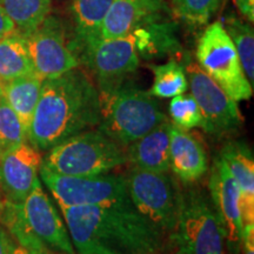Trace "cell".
<instances>
[{
	"instance_id": "9",
	"label": "cell",
	"mask_w": 254,
	"mask_h": 254,
	"mask_svg": "<svg viewBox=\"0 0 254 254\" xmlns=\"http://www.w3.org/2000/svg\"><path fill=\"white\" fill-rule=\"evenodd\" d=\"M185 71L190 94L202 116L200 127L218 138L237 132L244 123L237 101L228 97L198 64L189 63Z\"/></svg>"
},
{
	"instance_id": "3",
	"label": "cell",
	"mask_w": 254,
	"mask_h": 254,
	"mask_svg": "<svg viewBox=\"0 0 254 254\" xmlns=\"http://www.w3.org/2000/svg\"><path fill=\"white\" fill-rule=\"evenodd\" d=\"M99 93L101 120L97 128L124 148L167 120L155 97L141 88L123 82Z\"/></svg>"
},
{
	"instance_id": "7",
	"label": "cell",
	"mask_w": 254,
	"mask_h": 254,
	"mask_svg": "<svg viewBox=\"0 0 254 254\" xmlns=\"http://www.w3.org/2000/svg\"><path fill=\"white\" fill-rule=\"evenodd\" d=\"M126 178L127 192L139 213L172 234L177 225L180 187L168 172L132 167Z\"/></svg>"
},
{
	"instance_id": "28",
	"label": "cell",
	"mask_w": 254,
	"mask_h": 254,
	"mask_svg": "<svg viewBox=\"0 0 254 254\" xmlns=\"http://www.w3.org/2000/svg\"><path fill=\"white\" fill-rule=\"evenodd\" d=\"M18 244L9 232L0 224V254H15Z\"/></svg>"
},
{
	"instance_id": "26",
	"label": "cell",
	"mask_w": 254,
	"mask_h": 254,
	"mask_svg": "<svg viewBox=\"0 0 254 254\" xmlns=\"http://www.w3.org/2000/svg\"><path fill=\"white\" fill-rule=\"evenodd\" d=\"M170 117L174 126L184 131L200 127L202 123V116L200 109L192 97V94H180L172 98L170 103Z\"/></svg>"
},
{
	"instance_id": "4",
	"label": "cell",
	"mask_w": 254,
	"mask_h": 254,
	"mask_svg": "<svg viewBox=\"0 0 254 254\" xmlns=\"http://www.w3.org/2000/svg\"><path fill=\"white\" fill-rule=\"evenodd\" d=\"M126 163L123 146L98 128H91L50 148L41 166L63 176L88 177L110 173Z\"/></svg>"
},
{
	"instance_id": "22",
	"label": "cell",
	"mask_w": 254,
	"mask_h": 254,
	"mask_svg": "<svg viewBox=\"0 0 254 254\" xmlns=\"http://www.w3.org/2000/svg\"><path fill=\"white\" fill-rule=\"evenodd\" d=\"M52 0H0V6L14 24L15 31L28 36L50 15Z\"/></svg>"
},
{
	"instance_id": "5",
	"label": "cell",
	"mask_w": 254,
	"mask_h": 254,
	"mask_svg": "<svg viewBox=\"0 0 254 254\" xmlns=\"http://www.w3.org/2000/svg\"><path fill=\"white\" fill-rule=\"evenodd\" d=\"M171 237L180 254H226V239L213 202L199 187L180 189L177 225Z\"/></svg>"
},
{
	"instance_id": "16",
	"label": "cell",
	"mask_w": 254,
	"mask_h": 254,
	"mask_svg": "<svg viewBox=\"0 0 254 254\" xmlns=\"http://www.w3.org/2000/svg\"><path fill=\"white\" fill-rule=\"evenodd\" d=\"M164 0H113L105 18L101 39H116L164 17Z\"/></svg>"
},
{
	"instance_id": "21",
	"label": "cell",
	"mask_w": 254,
	"mask_h": 254,
	"mask_svg": "<svg viewBox=\"0 0 254 254\" xmlns=\"http://www.w3.org/2000/svg\"><path fill=\"white\" fill-rule=\"evenodd\" d=\"M34 73L26 37L13 32L0 39V84Z\"/></svg>"
},
{
	"instance_id": "12",
	"label": "cell",
	"mask_w": 254,
	"mask_h": 254,
	"mask_svg": "<svg viewBox=\"0 0 254 254\" xmlns=\"http://www.w3.org/2000/svg\"><path fill=\"white\" fill-rule=\"evenodd\" d=\"M20 211L28 230L46 247L60 254H75L67 227L44 192L40 178L20 204Z\"/></svg>"
},
{
	"instance_id": "6",
	"label": "cell",
	"mask_w": 254,
	"mask_h": 254,
	"mask_svg": "<svg viewBox=\"0 0 254 254\" xmlns=\"http://www.w3.org/2000/svg\"><path fill=\"white\" fill-rule=\"evenodd\" d=\"M196 60L205 71L234 101L252 98L253 86L247 80L236 47L224 25H208L196 45Z\"/></svg>"
},
{
	"instance_id": "2",
	"label": "cell",
	"mask_w": 254,
	"mask_h": 254,
	"mask_svg": "<svg viewBox=\"0 0 254 254\" xmlns=\"http://www.w3.org/2000/svg\"><path fill=\"white\" fill-rule=\"evenodd\" d=\"M101 120L100 93L80 67L57 78L44 79L27 141L38 151H49L82 131L97 128Z\"/></svg>"
},
{
	"instance_id": "27",
	"label": "cell",
	"mask_w": 254,
	"mask_h": 254,
	"mask_svg": "<svg viewBox=\"0 0 254 254\" xmlns=\"http://www.w3.org/2000/svg\"><path fill=\"white\" fill-rule=\"evenodd\" d=\"M221 0H173L174 12L190 25H204L220 6Z\"/></svg>"
},
{
	"instance_id": "32",
	"label": "cell",
	"mask_w": 254,
	"mask_h": 254,
	"mask_svg": "<svg viewBox=\"0 0 254 254\" xmlns=\"http://www.w3.org/2000/svg\"><path fill=\"white\" fill-rule=\"evenodd\" d=\"M15 254H56V252L51 251L46 246L39 247V249H24V247L18 245Z\"/></svg>"
},
{
	"instance_id": "1",
	"label": "cell",
	"mask_w": 254,
	"mask_h": 254,
	"mask_svg": "<svg viewBox=\"0 0 254 254\" xmlns=\"http://www.w3.org/2000/svg\"><path fill=\"white\" fill-rule=\"evenodd\" d=\"M75 254H158L165 233L131 201L60 207Z\"/></svg>"
},
{
	"instance_id": "17",
	"label": "cell",
	"mask_w": 254,
	"mask_h": 254,
	"mask_svg": "<svg viewBox=\"0 0 254 254\" xmlns=\"http://www.w3.org/2000/svg\"><path fill=\"white\" fill-rule=\"evenodd\" d=\"M230 171L241 190L243 226L254 224V159L246 142L231 140L221 147L218 155Z\"/></svg>"
},
{
	"instance_id": "8",
	"label": "cell",
	"mask_w": 254,
	"mask_h": 254,
	"mask_svg": "<svg viewBox=\"0 0 254 254\" xmlns=\"http://www.w3.org/2000/svg\"><path fill=\"white\" fill-rule=\"evenodd\" d=\"M40 180L52 193L59 207H80L131 201L126 178L119 174L98 176H63L40 166Z\"/></svg>"
},
{
	"instance_id": "33",
	"label": "cell",
	"mask_w": 254,
	"mask_h": 254,
	"mask_svg": "<svg viewBox=\"0 0 254 254\" xmlns=\"http://www.w3.org/2000/svg\"><path fill=\"white\" fill-rule=\"evenodd\" d=\"M4 204H5V200L2 198V195L0 194V214H1L2 208H4Z\"/></svg>"
},
{
	"instance_id": "10",
	"label": "cell",
	"mask_w": 254,
	"mask_h": 254,
	"mask_svg": "<svg viewBox=\"0 0 254 254\" xmlns=\"http://www.w3.org/2000/svg\"><path fill=\"white\" fill-rule=\"evenodd\" d=\"M34 73L43 79L57 78L80 66L68 39L65 25L59 18L49 15L37 30L26 36Z\"/></svg>"
},
{
	"instance_id": "34",
	"label": "cell",
	"mask_w": 254,
	"mask_h": 254,
	"mask_svg": "<svg viewBox=\"0 0 254 254\" xmlns=\"http://www.w3.org/2000/svg\"><path fill=\"white\" fill-rule=\"evenodd\" d=\"M1 153H2V150H1V148H0V155H1Z\"/></svg>"
},
{
	"instance_id": "35",
	"label": "cell",
	"mask_w": 254,
	"mask_h": 254,
	"mask_svg": "<svg viewBox=\"0 0 254 254\" xmlns=\"http://www.w3.org/2000/svg\"><path fill=\"white\" fill-rule=\"evenodd\" d=\"M177 254H180V253H177Z\"/></svg>"
},
{
	"instance_id": "30",
	"label": "cell",
	"mask_w": 254,
	"mask_h": 254,
	"mask_svg": "<svg viewBox=\"0 0 254 254\" xmlns=\"http://www.w3.org/2000/svg\"><path fill=\"white\" fill-rule=\"evenodd\" d=\"M240 13L247 19L249 23L254 21V0H233Z\"/></svg>"
},
{
	"instance_id": "25",
	"label": "cell",
	"mask_w": 254,
	"mask_h": 254,
	"mask_svg": "<svg viewBox=\"0 0 254 254\" xmlns=\"http://www.w3.org/2000/svg\"><path fill=\"white\" fill-rule=\"evenodd\" d=\"M26 141V132L0 86V148L5 151Z\"/></svg>"
},
{
	"instance_id": "24",
	"label": "cell",
	"mask_w": 254,
	"mask_h": 254,
	"mask_svg": "<svg viewBox=\"0 0 254 254\" xmlns=\"http://www.w3.org/2000/svg\"><path fill=\"white\" fill-rule=\"evenodd\" d=\"M154 74V81L151 91H148L153 97L168 98L184 94L189 88V81L185 67L177 60H170L163 65L152 66Z\"/></svg>"
},
{
	"instance_id": "15",
	"label": "cell",
	"mask_w": 254,
	"mask_h": 254,
	"mask_svg": "<svg viewBox=\"0 0 254 254\" xmlns=\"http://www.w3.org/2000/svg\"><path fill=\"white\" fill-rule=\"evenodd\" d=\"M170 171L184 185H193L208 171V155L199 135L172 124L170 140Z\"/></svg>"
},
{
	"instance_id": "31",
	"label": "cell",
	"mask_w": 254,
	"mask_h": 254,
	"mask_svg": "<svg viewBox=\"0 0 254 254\" xmlns=\"http://www.w3.org/2000/svg\"><path fill=\"white\" fill-rule=\"evenodd\" d=\"M15 32V26L0 6V39Z\"/></svg>"
},
{
	"instance_id": "18",
	"label": "cell",
	"mask_w": 254,
	"mask_h": 254,
	"mask_svg": "<svg viewBox=\"0 0 254 254\" xmlns=\"http://www.w3.org/2000/svg\"><path fill=\"white\" fill-rule=\"evenodd\" d=\"M172 123H161L127 146V161L133 167L155 172H170V140Z\"/></svg>"
},
{
	"instance_id": "29",
	"label": "cell",
	"mask_w": 254,
	"mask_h": 254,
	"mask_svg": "<svg viewBox=\"0 0 254 254\" xmlns=\"http://www.w3.org/2000/svg\"><path fill=\"white\" fill-rule=\"evenodd\" d=\"M241 247L244 254H254V224H245L243 226Z\"/></svg>"
},
{
	"instance_id": "13",
	"label": "cell",
	"mask_w": 254,
	"mask_h": 254,
	"mask_svg": "<svg viewBox=\"0 0 254 254\" xmlns=\"http://www.w3.org/2000/svg\"><path fill=\"white\" fill-rule=\"evenodd\" d=\"M43 164L40 151L23 142L0 155V194L11 204H23L39 179Z\"/></svg>"
},
{
	"instance_id": "23",
	"label": "cell",
	"mask_w": 254,
	"mask_h": 254,
	"mask_svg": "<svg viewBox=\"0 0 254 254\" xmlns=\"http://www.w3.org/2000/svg\"><path fill=\"white\" fill-rule=\"evenodd\" d=\"M225 30L233 41L244 72L250 84L254 85V32L249 21L243 20L234 13L225 19Z\"/></svg>"
},
{
	"instance_id": "19",
	"label": "cell",
	"mask_w": 254,
	"mask_h": 254,
	"mask_svg": "<svg viewBox=\"0 0 254 254\" xmlns=\"http://www.w3.org/2000/svg\"><path fill=\"white\" fill-rule=\"evenodd\" d=\"M113 0H73V49L78 59L101 40L105 18Z\"/></svg>"
},
{
	"instance_id": "14",
	"label": "cell",
	"mask_w": 254,
	"mask_h": 254,
	"mask_svg": "<svg viewBox=\"0 0 254 254\" xmlns=\"http://www.w3.org/2000/svg\"><path fill=\"white\" fill-rule=\"evenodd\" d=\"M208 187L212 202L224 230L226 247L231 252L238 253L241 247L243 234L241 190L219 157L214 160Z\"/></svg>"
},
{
	"instance_id": "11",
	"label": "cell",
	"mask_w": 254,
	"mask_h": 254,
	"mask_svg": "<svg viewBox=\"0 0 254 254\" xmlns=\"http://www.w3.org/2000/svg\"><path fill=\"white\" fill-rule=\"evenodd\" d=\"M79 63L90 69L99 91L119 86L140 63L134 34L101 39L79 57Z\"/></svg>"
},
{
	"instance_id": "20",
	"label": "cell",
	"mask_w": 254,
	"mask_h": 254,
	"mask_svg": "<svg viewBox=\"0 0 254 254\" xmlns=\"http://www.w3.org/2000/svg\"><path fill=\"white\" fill-rule=\"evenodd\" d=\"M43 79L36 73L0 84L5 98L20 120L26 135L36 111Z\"/></svg>"
}]
</instances>
